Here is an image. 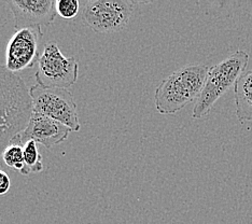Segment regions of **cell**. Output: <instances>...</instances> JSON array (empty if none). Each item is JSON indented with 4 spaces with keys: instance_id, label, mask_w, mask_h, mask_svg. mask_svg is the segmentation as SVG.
<instances>
[{
    "instance_id": "obj_12",
    "label": "cell",
    "mask_w": 252,
    "mask_h": 224,
    "mask_svg": "<svg viewBox=\"0 0 252 224\" xmlns=\"http://www.w3.org/2000/svg\"><path fill=\"white\" fill-rule=\"evenodd\" d=\"M24 150V160H25V175L36 174V172L42 171L43 164L41 160V155L39 153L37 143L32 140H30L24 143L23 146Z\"/></svg>"
},
{
    "instance_id": "obj_7",
    "label": "cell",
    "mask_w": 252,
    "mask_h": 224,
    "mask_svg": "<svg viewBox=\"0 0 252 224\" xmlns=\"http://www.w3.org/2000/svg\"><path fill=\"white\" fill-rule=\"evenodd\" d=\"M41 27L18 30L9 40L5 49V67L13 73L21 72L38 64L42 53Z\"/></svg>"
},
{
    "instance_id": "obj_5",
    "label": "cell",
    "mask_w": 252,
    "mask_h": 224,
    "mask_svg": "<svg viewBox=\"0 0 252 224\" xmlns=\"http://www.w3.org/2000/svg\"><path fill=\"white\" fill-rule=\"evenodd\" d=\"M35 73L37 84L44 88L68 89L77 82L79 63L76 57L63 55L55 41H49L43 47Z\"/></svg>"
},
{
    "instance_id": "obj_1",
    "label": "cell",
    "mask_w": 252,
    "mask_h": 224,
    "mask_svg": "<svg viewBox=\"0 0 252 224\" xmlns=\"http://www.w3.org/2000/svg\"><path fill=\"white\" fill-rule=\"evenodd\" d=\"M32 102L25 82L0 65V157L30 122Z\"/></svg>"
},
{
    "instance_id": "obj_8",
    "label": "cell",
    "mask_w": 252,
    "mask_h": 224,
    "mask_svg": "<svg viewBox=\"0 0 252 224\" xmlns=\"http://www.w3.org/2000/svg\"><path fill=\"white\" fill-rule=\"evenodd\" d=\"M71 131L69 128L53 119L32 113L26 128L12 142L24 146L25 142L32 140L50 149L65 141Z\"/></svg>"
},
{
    "instance_id": "obj_9",
    "label": "cell",
    "mask_w": 252,
    "mask_h": 224,
    "mask_svg": "<svg viewBox=\"0 0 252 224\" xmlns=\"http://www.w3.org/2000/svg\"><path fill=\"white\" fill-rule=\"evenodd\" d=\"M7 3L13 13L16 31L27 27L48 26L52 24L57 15L54 0H13Z\"/></svg>"
},
{
    "instance_id": "obj_6",
    "label": "cell",
    "mask_w": 252,
    "mask_h": 224,
    "mask_svg": "<svg viewBox=\"0 0 252 224\" xmlns=\"http://www.w3.org/2000/svg\"><path fill=\"white\" fill-rule=\"evenodd\" d=\"M134 1L90 0L82 10V21L97 33H111L127 27L134 10Z\"/></svg>"
},
{
    "instance_id": "obj_2",
    "label": "cell",
    "mask_w": 252,
    "mask_h": 224,
    "mask_svg": "<svg viewBox=\"0 0 252 224\" xmlns=\"http://www.w3.org/2000/svg\"><path fill=\"white\" fill-rule=\"evenodd\" d=\"M209 67L188 65L165 78L154 93V103L161 114H175L196 100L207 79Z\"/></svg>"
},
{
    "instance_id": "obj_10",
    "label": "cell",
    "mask_w": 252,
    "mask_h": 224,
    "mask_svg": "<svg viewBox=\"0 0 252 224\" xmlns=\"http://www.w3.org/2000/svg\"><path fill=\"white\" fill-rule=\"evenodd\" d=\"M236 116L242 123L252 121V70L244 72L234 86Z\"/></svg>"
},
{
    "instance_id": "obj_3",
    "label": "cell",
    "mask_w": 252,
    "mask_h": 224,
    "mask_svg": "<svg viewBox=\"0 0 252 224\" xmlns=\"http://www.w3.org/2000/svg\"><path fill=\"white\" fill-rule=\"evenodd\" d=\"M248 62L249 54L247 52L238 50L219 64L209 68L202 93L195 100L193 108V119H202L207 116L216 101L232 86H235L247 68Z\"/></svg>"
},
{
    "instance_id": "obj_4",
    "label": "cell",
    "mask_w": 252,
    "mask_h": 224,
    "mask_svg": "<svg viewBox=\"0 0 252 224\" xmlns=\"http://www.w3.org/2000/svg\"><path fill=\"white\" fill-rule=\"evenodd\" d=\"M32 113L53 119L64 124L72 131H79L80 125L77 103L68 89L44 88L39 84L30 89Z\"/></svg>"
},
{
    "instance_id": "obj_11",
    "label": "cell",
    "mask_w": 252,
    "mask_h": 224,
    "mask_svg": "<svg viewBox=\"0 0 252 224\" xmlns=\"http://www.w3.org/2000/svg\"><path fill=\"white\" fill-rule=\"evenodd\" d=\"M2 160L8 167L20 171L22 175H25L24 150H23V146L20 143L12 142L5 148L2 153Z\"/></svg>"
},
{
    "instance_id": "obj_13",
    "label": "cell",
    "mask_w": 252,
    "mask_h": 224,
    "mask_svg": "<svg viewBox=\"0 0 252 224\" xmlns=\"http://www.w3.org/2000/svg\"><path fill=\"white\" fill-rule=\"evenodd\" d=\"M80 9V2L78 0H57L56 13L65 20L73 19L77 16Z\"/></svg>"
},
{
    "instance_id": "obj_14",
    "label": "cell",
    "mask_w": 252,
    "mask_h": 224,
    "mask_svg": "<svg viewBox=\"0 0 252 224\" xmlns=\"http://www.w3.org/2000/svg\"><path fill=\"white\" fill-rule=\"evenodd\" d=\"M11 180L9 175L4 170L0 169V196L7 194L10 191Z\"/></svg>"
}]
</instances>
